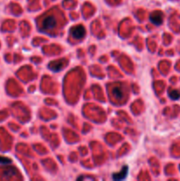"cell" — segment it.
<instances>
[{"label": "cell", "instance_id": "obj_1", "mask_svg": "<svg viewBox=\"0 0 180 181\" xmlns=\"http://www.w3.org/2000/svg\"><path fill=\"white\" fill-rule=\"evenodd\" d=\"M57 25V20L54 15L46 16L42 20V30L49 31L55 29Z\"/></svg>", "mask_w": 180, "mask_h": 181}, {"label": "cell", "instance_id": "obj_2", "mask_svg": "<svg viewBox=\"0 0 180 181\" xmlns=\"http://www.w3.org/2000/svg\"><path fill=\"white\" fill-rule=\"evenodd\" d=\"M150 20L153 24L156 25V26H159L163 23L164 21V14L163 13L159 12V11H156L155 13H153L151 15H150Z\"/></svg>", "mask_w": 180, "mask_h": 181}, {"label": "cell", "instance_id": "obj_3", "mask_svg": "<svg viewBox=\"0 0 180 181\" xmlns=\"http://www.w3.org/2000/svg\"><path fill=\"white\" fill-rule=\"evenodd\" d=\"M128 171H129V168L127 165L123 166L122 170L117 172V173H114L113 176H112V179L114 180H122V179H125L126 177H127V174H128Z\"/></svg>", "mask_w": 180, "mask_h": 181}, {"label": "cell", "instance_id": "obj_4", "mask_svg": "<svg viewBox=\"0 0 180 181\" xmlns=\"http://www.w3.org/2000/svg\"><path fill=\"white\" fill-rule=\"evenodd\" d=\"M85 28L80 25V26H77V27H74L72 29V35L75 38V39H81L82 37L85 35Z\"/></svg>", "mask_w": 180, "mask_h": 181}, {"label": "cell", "instance_id": "obj_5", "mask_svg": "<svg viewBox=\"0 0 180 181\" xmlns=\"http://www.w3.org/2000/svg\"><path fill=\"white\" fill-rule=\"evenodd\" d=\"M112 95H113V96H115V97L121 99V98L124 97V89L121 87H118V86L114 87L112 89Z\"/></svg>", "mask_w": 180, "mask_h": 181}, {"label": "cell", "instance_id": "obj_6", "mask_svg": "<svg viewBox=\"0 0 180 181\" xmlns=\"http://www.w3.org/2000/svg\"><path fill=\"white\" fill-rule=\"evenodd\" d=\"M169 95L172 100H179L180 98V92L176 89H172L169 91Z\"/></svg>", "mask_w": 180, "mask_h": 181}, {"label": "cell", "instance_id": "obj_7", "mask_svg": "<svg viewBox=\"0 0 180 181\" xmlns=\"http://www.w3.org/2000/svg\"><path fill=\"white\" fill-rule=\"evenodd\" d=\"M12 163V160L8 157H4V156H0V164H9Z\"/></svg>", "mask_w": 180, "mask_h": 181}, {"label": "cell", "instance_id": "obj_8", "mask_svg": "<svg viewBox=\"0 0 180 181\" xmlns=\"http://www.w3.org/2000/svg\"><path fill=\"white\" fill-rule=\"evenodd\" d=\"M62 67V63L61 62H56L54 63V66L52 67V70L55 72H58Z\"/></svg>", "mask_w": 180, "mask_h": 181}]
</instances>
